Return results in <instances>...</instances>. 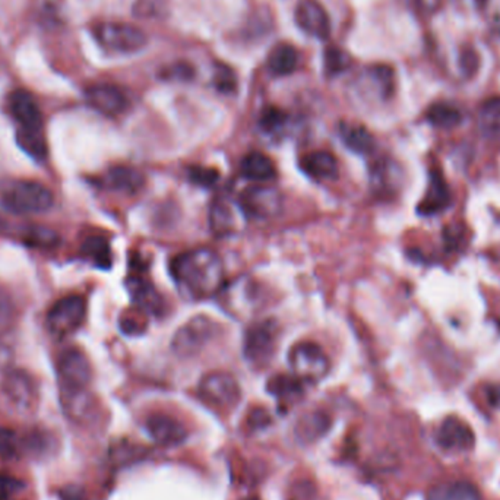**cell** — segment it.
<instances>
[{
  "label": "cell",
  "mask_w": 500,
  "mask_h": 500,
  "mask_svg": "<svg viewBox=\"0 0 500 500\" xmlns=\"http://www.w3.org/2000/svg\"><path fill=\"white\" fill-rule=\"evenodd\" d=\"M331 426V418L324 411H312L301 417L296 426L297 438L301 442H313L322 438L328 432Z\"/></svg>",
  "instance_id": "obj_26"
},
{
  "label": "cell",
  "mask_w": 500,
  "mask_h": 500,
  "mask_svg": "<svg viewBox=\"0 0 500 500\" xmlns=\"http://www.w3.org/2000/svg\"><path fill=\"white\" fill-rule=\"evenodd\" d=\"M247 500H258V499H247Z\"/></svg>",
  "instance_id": "obj_46"
},
{
  "label": "cell",
  "mask_w": 500,
  "mask_h": 500,
  "mask_svg": "<svg viewBox=\"0 0 500 500\" xmlns=\"http://www.w3.org/2000/svg\"><path fill=\"white\" fill-rule=\"evenodd\" d=\"M293 375L301 382H319L330 373L331 363L325 351L315 342H301L288 353Z\"/></svg>",
  "instance_id": "obj_5"
},
{
  "label": "cell",
  "mask_w": 500,
  "mask_h": 500,
  "mask_svg": "<svg viewBox=\"0 0 500 500\" xmlns=\"http://www.w3.org/2000/svg\"><path fill=\"white\" fill-rule=\"evenodd\" d=\"M59 497L60 500H85L83 490L80 486H66V488H60Z\"/></svg>",
  "instance_id": "obj_42"
},
{
  "label": "cell",
  "mask_w": 500,
  "mask_h": 500,
  "mask_svg": "<svg viewBox=\"0 0 500 500\" xmlns=\"http://www.w3.org/2000/svg\"><path fill=\"white\" fill-rule=\"evenodd\" d=\"M486 2H488V0H474V4H477L479 8H483L484 4H486Z\"/></svg>",
  "instance_id": "obj_44"
},
{
  "label": "cell",
  "mask_w": 500,
  "mask_h": 500,
  "mask_svg": "<svg viewBox=\"0 0 500 500\" xmlns=\"http://www.w3.org/2000/svg\"><path fill=\"white\" fill-rule=\"evenodd\" d=\"M58 376L63 396L81 395L91 382L92 369L87 355L78 348L65 351L58 362Z\"/></svg>",
  "instance_id": "obj_7"
},
{
  "label": "cell",
  "mask_w": 500,
  "mask_h": 500,
  "mask_svg": "<svg viewBox=\"0 0 500 500\" xmlns=\"http://www.w3.org/2000/svg\"><path fill=\"white\" fill-rule=\"evenodd\" d=\"M350 66V58L337 47H331L325 53V69L328 75L335 76Z\"/></svg>",
  "instance_id": "obj_34"
},
{
  "label": "cell",
  "mask_w": 500,
  "mask_h": 500,
  "mask_svg": "<svg viewBox=\"0 0 500 500\" xmlns=\"http://www.w3.org/2000/svg\"><path fill=\"white\" fill-rule=\"evenodd\" d=\"M87 317V301L82 296L62 297L47 312L46 325L53 337L62 338L80 330Z\"/></svg>",
  "instance_id": "obj_6"
},
{
  "label": "cell",
  "mask_w": 500,
  "mask_h": 500,
  "mask_svg": "<svg viewBox=\"0 0 500 500\" xmlns=\"http://www.w3.org/2000/svg\"><path fill=\"white\" fill-rule=\"evenodd\" d=\"M8 109L13 121H17V132L43 134L44 119L37 101L24 90L13 91L8 98Z\"/></svg>",
  "instance_id": "obj_12"
},
{
  "label": "cell",
  "mask_w": 500,
  "mask_h": 500,
  "mask_svg": "<svg viewBox=\"0 0 500 500\" xmlns=\"http://www.w3.org/2000/svg\"><path fill=\"white\" fill-rule=\"evenodd\" d=\"M497 325H499V330H500V319L499 322H497Z\"/></svg>",
  "instance_id": "obj_45"
},
{
  "label": "cell",
  "mask_w": 500,
  "mask_h": 500,
  "mask_svg": "<svg viewBox=\"0 0 500 500\" xmlns=\"http://www.w3.org/2000/svg\"><path fill=\"white\" fill-rule=\"evenodd\" d=\"M4 392L15 409L21 411L33 409L35 402V387L31 376L27 375L26 371H11L4 379Z\"/></svg>",
  "instance_id": "obj_17"
},
{
  "label": "cell",
  "mask_w": 500,
  "mask_h": 500,
  "mask_svg": "<svg viewBox=\"0 0 500 500\" xmlns=\"http://www.w3.org/2000/svg\"><path fill=\"white\" fill-rule=\"evenodd\" d=\"M87 105L107 117H116L129 107V100L121 88L110 83H97L85 91Z\"/></svg>",
  "instance_id": "obj_14"
},
{
  "label": "cell",
  "mask_w": 500,
  "mask_h": 500,
  "mask_svg": "<svg viewBox=\"0 0 500 500\" xmlns=\"http://www.w3.org/2000/svg\"><path fill=\"white\" fill-rule=\"evenodd\" d=\"M168 0H135L134 15L141 20H163L168 15Z\"/></svg>",
  "instance_id": "obj_32"
},
{
  "label": "cell",
  "mask_w": 500,
  "mask_h": 500,
  "mask_svg": "<svg viewBox=\"0 0 500 500\" xmlns=\"http://www.w3.org/2000/svg\"><path fill=\"white\" fill-rule=\"evenodd\" d=\"M434 442L448 452H468L475 445L474 432L458 417H446L434 434Z\"/></svg>",
  "instance_id": "obj_13"
},
{
  "label": "cell",
  "mask_w": 500,
  "mask_h": 500,
  "mask_svg": "<svg viewBox=\"0 0 500 500\" xmlns=\"http://www.w3.org/2000/svg\"><path fill=\"white\" fill-rule=\"evenodd\" d=\"M430 500H481L479 488L468 481H448L434 486Z\"/></svg>",
  "instance_id": "obj_28"
},
{
  "label": "cell",
  "mask_w": 500,
  "mask_h": 500,
  "mask_svg": "<svg viewBox=\"0 0 500 500\" xmlns=\"http://www.w3.org/2000/svg\"><path fill=\"white\" fill-rule=\"evenodd\" d=\"M126 288L132 297L134 305L142 312L157 315L163 310V301L146 277L141 274H132L129 278L126 279Z\"/></svg>",
  "instance_id": "obj_19"
},
{
  "label": "cell",
  "mask_w": 500,
  "mask_h": 500,
  "mask_svg": "<svg viewBox=\"0 0 500 500\" xmlns=\"http://www.w3.org/2000/svg\"><path fill=\"white\" fill-rule=\"evenodd\" d=\"M198 395L205 404L215 409H233L242 396L240 385L227 371H211L198 385Z\"/></svg>",
  "instance_id": "obj_8"
},
{
  "label": "cell",
  "mask_w": 500,
  "mask_h": 500,
  "mask_svg": "<svg viewBox=\"0 0 500 500\" xmlns=\"http://www.w3.org/2000/svg\"><path fill=\"white\" fill-rule=\"evenodd\" d=\"M218 296L223 297L225 310L236 317L252 316L261 303L259 287L247 277L225 284Z\"/></svg>",
  "instance_id": "obj_11"
},
{
  "label": "cell",
  "mask_w": 500,
  "mask_h": 500,
  "mask_svg": "<svg viewBox=\"0 0 500 500\" xmlns=\"http://www.w3.org/2000/svg\"><path fill=\"white\" fill-rule=\"evenodd\" d=\"M209 227L217 238H227L238 231V218L227 200H215L209 211Z\"/></svg>",
  "instance_id": "obj_22"
},
{
  "label": "cell",
  "mask_w": 500,
  "mask_h": 500,
  "mask_svg": "<svg viewBox=\"0 0 500 500\" xmlns=\"http://www.w3.org/2000/svg\"><path fill=\"white\" fill-rule=\"evenodd\" d=\"M268 71L272 75L285 76L296 71L299 65V53L290 44H278L268 56Z\"/></svg>",
  "instance_id": "obj_27"
},
{
  "label": "cell",
  "mask_w": 500,
  "mask_h": 500,
  "mask_svg": "<svg viewBox=\"0 0 500 500\" xmlns=\"http://www.w3.org/2000/svg\"><path fill=\"white\" fill-rule=\"evenodd\" d=\"M417 11L421 13H434L441 8L442 0H413Z\"/></svg>",
  "instance_id": "obj_41"
},
{
  "label": "cell",
  "mask_w": 500,
  "mask_h": 500,
  "mask_svg": "<svg viewBox=\"0 0 500 500\" xmlns=\"http://www.w3.org/2000/svg\"><path fill=\"white\" fill-rule=\"evenodd\" d=\"M301 171H305L309 177L313 180H333L337 179L340 173L335 155L328 151H312L303 155L299 161Z\"/></svg>",
  "instance_id": "obj_20"
},
{
  "label": "cell",
  "mask_w": 500,
  "mask_h": 500,
  "mask_svg": "<svg viewBox=\"0 0 500 500\" xmlns=\"http://www.w3.org/2000/svg\"><path fill=\"white\" fill-rule=\"evenodd\" d=\"M267 389L281 404H293L303 395V382L294 375H276L268 380Z\"/></svg>",
  "instance_id": "obj_24"
},
{
  "label": "cell",
  "mask_w": 500,
  "mask_h": 500,
  "mask_svg": "<svg viewBox=\"0 0 500 500\" xmlns=\"http://www.w3.org/2000/svg\"><path fill=\"white\" fill-rule=\"evenodd\" d=\"M146 432L161 446L180 445L188 438V432L180 421L166 414H152L145 421Z\"/></svg>",
  "instance_id": "obj_16"
},
{
  "label": "cell",
  "mask_w": 500,
  "mask_h": 500,
  "mask_svg": "<svg viewBox=\"0 0 500 500\" xmlns=\"http://www.w3.org/2000/svg\"><path fill=\"white\" fill-rule=\"evenodd\" d=\"M426 119L430 125L441 128V129H452L463 121V113L459 112L455 105H448V103H436L430 105L429 110L426 112Z\"/></svg>",
  "instance_id": "obj_30"
},
{
  "label": "cell",
  "mask_w": 500,
  "mask_h": 500,
  "mask_svg": "<svg viewBox=\"0 0 500 500\" xmlns=\"http://www.w3.org/2000/svg\"><path fill=\"white\" fill-rule=\"evenodd\" d=\"M218 177H220L218 171L209 167L193 166L189 168V180L202 188H211L217 184Z\"/></svg>",
  "instance_id": "obj_36"
},
{
  "label": "cell",
  "mask_w": 500,
  "mask_h": 500,
  "mask_svg": "<svg viewBox=\"0 0 500 500\" xmlns=\"http://www.w3.org/2000/svg\"><path fill=\"white\" fill-rule=\"evenodd\" d=\"M22 441L13 430L0 427V458L12 461L21 452Z\"/></svg>",
  "instance_id": "obj_33"
},
{
  "label": "cell",
  "mask_w": 500,
  "mask_h": 500,
  "mask_svg": "<svg viewBox=\"0 0 500 500\" xmlns=\"http://www.w3.org/2000/svg\"><path fill=\"white\" fill-rule=\"evenodd\" d=\"M480 128L486 134L500 137V97L486 101L479 112Z\"/></svg>",
  "instance_id": "obj_31"
},
{
  "label": "cell",
  "mask_w": 500,
  "mask_h": 500,
  "mask_svg": "<svg viewBox=\"0 0 500 500\" xmlns=\"http://www.w3.org/2000/svg\"><path fill=\"white\" fill-rule=\"evenodd\" d=\"M271 423V417L268 414L267 410L256 409L250 413L249 425L252 429H263Z\"/></svg>",
  "instance_id": "obj_40"
},
{
  "label": "cell",
  "mask_w": 500,
  "mask_h": 500,
  "mask_svg": "<svg viewBox=\"0 0 500 500\" xmlns=\"http://www.w3.org/2000/svg\"><path fill=\"white\" fill-rule=\"evenodd\" d=\"M144 184L145 179L141 171L132 167H113L105 177V184L110 191L128 195L139 192Z\"/></svg>",
  "instance_id": "obj_21"
},
{
  "label": "cell",
  "mask_w": 500,
  "mask_h": 500,
  "mask_svg": "<svg viewBox=\"0 0 500 500\" xmlns=\"http://www.w3.org/2000/svg\"><path fill=\"white\" fill-rule=\"evenodd\" d=\"M94 37L103 49L117 55H132L148 44L145 31L123 22H103L94 28Z\"/></svg>",
  "instance_id": "obj_3"
},
{
  "label": "cell",
  "mask_w": 500,
  "mask_h": 500,
  "mask_svg": "<svg viewBox=\"0 0 500 500\" xmlns=\"http://www.w3.org/2000/svg\"><path fill=\"white\" fill-rule=\"evenodd\" d=\"M24 488L26 484L22 483L21 480L0 473V500H12Z\"/></svg>",
  "instance_id": "obj_37"
},
{
  "label": "cell",
  "mask_w": 500,
  "mask_h": 500,
  "mask_svg": "<svg viewBox=\"0 0 500 500\" xmlns=\"http://www.w3.org/2000/svg\"><path fill=\"white\" fill-rule=\"evenodd\" d=\"M296 24L308 35L326 40L331 34L330 15L317 0H301L296 6Z\"/></svg>",
  "instance_id": "obj_15"
},
{
  "label": "cell",
  "mask_w": 500,
  "mask_h": 500,
  "mask_svg": "<svg viewBox=\"0 0 500 500\" xmlns=\"http://www.w3.org/2000/svg\"><path fill=\"white\" fill-rule=\"evenodd\" d=\"M340 137L348 150L357 154H371L375 150V139L364 126L350 121L340 123Z\"/></svg>",
  "instance_id": "obj_23"
},
{
  "label": "cell",
  "mask_w": 500,
  "mask_h": 500,
  "mask_svg": "<svg viewBox=\"0 0 500 500\" xmlns=\"http://www.w3.org/2000/svg\"><path fill=\"white\" fill-rule=\"evenodd\" d=\"M238 208L252 220H270L283 211V196L278 189L256 184L245 189L238 198Z\"/></svg>",
  "instance_id": "obj_10"
},
{
  "label": "cell",
  "mask_w": 500,
  "mask_h": 500,
  "mask_svg": "<svg viewBox=\"0 0 500 500\" xmlns=\"http://www.w3.org/2000/svg\"><path fill=\"white\" fill-rule=\"evenodd\" d=\"M279 330L274 319L254 322L245 335L243 353L254 367H265L276 355Z\"/></svg>",
  "instance_id": "obj_4"
},
{
  "label": "cell",
  "mask_w": 500,
  "mask_h": 500,
  "mask_svg": "<svg viewBox=\"0 0 500 500\" xmlns=\"http://www.w3.org/2000/svg\"><path fill=\"white\" fill-rule=\"evenodd\" d=\"M2 202L11 213L31 215L47 213L55 205V196L44 184L21 180L4 191Z\"/></svg>",
  "instance_id": "obj_2"
},
{
  "label": "cell",
  "mask_w": 500,
  "mask_h": 500,
  "mask_svg": "<svg viewBox=\"0 0 500 500\" xmlns=\"http://www.w3.org/2000/svg\"><path fill=\"white\" fill-rule=\"evenodd\" d=\"M214 85L217 87L218 91L230 94L238 87V81H236V76L230 67L218 66L215 75H214Z\"/></svg>",
  "instance_id": "obj_38"
},
{
  "label": "cell",
  "mask_w": 500,
  "mask_h": 500,
  "mask_svg": "<svg viewBox=\"0 0 500 500\" xmlns=\"http://www.w3.org/2000/svg\"><path fill=\"white\" fill-rule=\"evenodd\" d=\"M217 332V325L213 319L198 315L186 322L173 337L171 348L179 357H192L208 344Z\"/></svg>",
  "instance_id": "obj_9"
},
{
  "label": "cell",
  "mask_w": 500,
  "mask_h": 500,
  "mask_svg": "<svg viewBox=\"0 0 500 500\" xmlns=\"http://www.w3.org/2000/svg\"><path fill=\"white\" fill-rule=\"evenodd\" d=\"M81 254L100 270H110L112 268V249H110V243L107 242V238H101V236H90L83 240L82 246H81Z\"/></svg>",
  "instance_id": "obj_29"
},
{
  "label": "cell",
  "mask_w": 500,
  "mask_h": 500,
  "mask_svg": "<svg viewBox=\"0 0 500 500\" xmlns=\"http://www.w3.org/2000/svg\"><path fill=\"white\" fill-rule=\"evenodd\" d=\"M459 65H461V71L464 72V75L465 76H472L475 71H477V66H479V63H477V55H475L474 51H464L463 55H461V59H459Z\"/></svg>",
  "instance_id": "obj_39"
},
{
  "label": "cell",
  "mask_w": 500,
  "mask_h": 500,
  "mask_svg": "<svg viewBox=\"0 0 500 500\" xmlns=\"http://www.w3.org/2000/svg\"><path fill=\"white\" fill-rule=\"evenodd\" d=\"M452 196H450L449 186L446 184L442 173L438 170L430 171L429 186L426 191V195L418 204V214L421 215H434L442 213L450 205Z\"/></svg>",
  "instance_id": "obj_18"
},
{
  "label": "cell",
  "mask_w": 500,
  "mask_h": 500,
  "mask_svg": "<svg viewBox=\"0 0 500 500\" xmlns=\"http://www.w3.org/2000/svg\"><path fill=\"white\" fill-rule=\"evenodd\" d=\"M285 123H287V114L276 107L265 110L259 121V125L268 134H277L278 130L283 129Z\"/></svg>",
  "instance_id": "obj_35"
},
{
  "label": "cell",
  "mask_w": 500,
  "mask_h": 500,
  "mask_svg": "<svg viewBox=\"0 0 500 500\" xmlns=\"http://www.w3.org/2000/svg\"><path fill=\"white\" fill-rule=\"evenodd\" d=\"M488 401L493 405H500V388L488 389Z\"/></svg>",
  "instance_id": "obj_43"
},
{
  "label": "cell",
  "mask_w": 500,
  "mask_h": 500,
  "mask_svg": "<svg viewBox=\"0 0 500 500\" xmlns=\"http://www.w3.org/2000/svg\"><path fill=\"white\" fill-rule=\"evenodd\" d=\"M170 272L179 290L196 301L218 296L227 284L223 259L208 247L177 254L171 259Z\"/></svg>",
  "instance_id": "obj_1"
},
{
  "label": "cell",
  "mask_w": 500,
  "mask_h": 500,
  "mask_svg": "<svg viewBox=\"0 0 500 500\" xmlns=\"http://www.w3.org/2000/svg\"><path fill=\"white\" fill-rule=\"evenodd\" d=\"M240 171L246 179L254 180V182H268V180L274 179L277 175L276 166L270 157L258 151L249 152L242 160Z\"/></svg>",
  "instance_id": "obj_25"
}]
</instances>
